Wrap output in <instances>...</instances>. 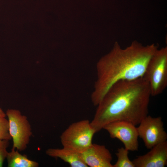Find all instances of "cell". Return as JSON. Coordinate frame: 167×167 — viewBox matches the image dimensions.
<instances>
[{"label":"cell","mask_w":167,"mask_h":167,"mask_svg":"<svg viewBox=\"0 0 167 167\" xmlns=\"http://www.w3.org/2000/svg\"><path fill=\"white\" fill-rule=\"evenodd\" d=\"M96 132L88 120L78 121L71 124L60 136L63 147L81 152L92 144Z\"/></svg>","instance_id":"277c9868"},{"label":"cell","mask_w":167,"mask_h":167,"mask_svg":"<svg viewBox=\"0 0 167 167\" xmlns=\"http://www.w3.org/2000/svg\"><path fill=\"white\" fill-rule=\"evenodd\" d=\"M6 114L8 118L9 133L13 140L12 149L19 151L24 150L32 135L27 117L15 109H8Z\"/></svg>","instance_id":"5b68a950"},{"label":"cell","mask_w":167,"mask_h":167,"mask_svg":"<svg viewBox=\"0 0 167 167\" xmlns=\"http://www.w3.org/2000/svg\"><path fill=\"white\" fill-rule=\"evenodd\" d=\"M143 76L148 82L151 96L161 94L167 86V48L156 50L149 60Z\"/></svg>","instance_id":"3957f363"},{"label":"cell","mask_w":167,"mask_h":167,"mask_svg":"<svg viewBox=\"0 0 167 167\" xmlns=\"http://www.w3.org/2000/svg\"><path fill=\"white\" fill-rule=\"evenodd\" d=\"M9 145V140H0V167H2L3 162L6 158L8 152L7 149Z\"/></svg>","instance_id":"5bb4252c"},{"label":"cell","mask_w":167,"mask_h":167,"mask_svg":"<svg viewBox=\"0 0 167 167\" xmlns=\"http://www.w3.org/2000/svg\"><path fill=\"white\" fill-rule=\"evenodd\" d=\"M151 96L149 84L143 76L118 81L97 106L91 125L96 133L114 122H126L136 126L148 115Z\"/></svg>","instance_id":"6da1fadb"},{"label":"cell","mask_w":167,"mask_h":167,"mask_svg":"<svg viewBox=\"0 0 167 167\" xmlns=\"http://www.w3.org/2000/svg\"><path fill=\"white\" fill-rule=\"evenodd\" d=\"M46 153L49 156L60 158L72 167H88L81 158L79 152L64 147L61 149H48Z\"/></svg>","instance_id":"30bf717a"},{"label":"cell","mask_w":167,"mask_h":167,"mask_svg":"<svg viewBox=\"0 0 167 167\" xmlns=\"http://www.w3.org/2000/svg\"><path fill=\"white\" fill-rule=\"evenodd\" d=\"M79 153L88 167H113L111 154L104 145L92 143L88 148Z\"/></svg>","instance_id":"ba28073f"},{"label":"cell","mask_w":167,"mask_h":167,"mask_svg":"<svg viewBox=\"0 0 167 167\" xmlns=\"http://www.w3.org/2000/svg\"><path fill=\"white\" fill-rule=\"evenodd\" d=\"M11 137L9 131L8 121L5 117L0 118V140H9Z\"/></svg>","instance_id":"4fadbf2b"},{"label":"cell","mask_w":167,"mask_h":167,"mask_svg":"<svg viewBox=\"0 0 167 167\" xmlns=\"http://www.w3.org/2000/svg\"><path fill=\"white\" fill-rule=\"evenodd\" d=\"M8 167H38L39 163L29 159L27 155H22L18 151L12 149L6 157Z\"/></svg>","instance_id":"8fae6325"},{"label":"cell","mask_w":167,"mask_h":167,"mask_svg":"<svg viewBox=\"0 0 167 167\" xmlns=\"http://www.w3.org/2000/svg\"><path fill=\"white\" fill-rule=\"evenodd\" d=\"M110 137L122 142L129 151H137L139 148L138 134L136 126L126 122L116 121L109 123L103 128Z\"/></svg>","instance_id":"52a82bcc"},{"label":"cell","mask_w":167,"mask_h":167,"mask_svg":"<svg viewBox=\"0 0 167 167\" xmlns=\"http://www.w3.org/2000/svg\"><path fill=\"white\" fill-rule=\"evenodd\" d=\"M139 125L137 127L139 137L142 139L147 148L150 149L166 141L167 134L161 117L154 118L148 115Z\"/></svg>","instance_id":"8992f818"},{"label":"cell","mask_w":167,"mask_h":167,"mask_svg":"<svg viewBox=\"0 0 167 167\" xmlns=\"http://www.w3.org/2000/svg\"><path fill=\"white\" fill-rule=\"evenodd\" d=\"M129 151L125 148H118L116 153L117 160L113 167H135L132 161L129 158Z\"/></svg>","instance_id":"7c38bea8"},{"label":"cell","mask_w":167,"mask_h":167,"mask_svg":"<svg viewBox=\"0 0 167 167\" xmlns=\"http://www.w3.org/2000/svg\"><path fill=\"white\" fill-rule=\"evenodd\" d=\"M150 149L146 154L139 156L132 161L135 167H164L167 165V141Z\"/></svg>","instance_id":"9c48e42d"},{"label":"cell","mask_w":167,"mask_h":167,"mask_svg":"<svg viewBox=\"0 0 167 167\" xmlns=\"http://www.w3.org/2000/svg\"><path fill=\"white\" fill-rule=\"evenodd\" d=\"M157 49L154 44L143 46L134 41L122 49L116 43L111 51L97 64V78L91 96L93 105L97 106L118 82L143 76L149 60Z\"/></svg>","instance_id":"7a4b0ae2"},{"label":"cell","mask_w":167,"mask_h":167,"mask_svg":"<svg viewBox=\"0 0 167 167\" xmlns=\"http://www.w3.org/2000/svg\"><path fill=\"white\" fill-rule=\"evenodd\" d=\"M6 116V113L4 112L2 109L0 107V118L5 117Z\"/></svg>","instance_id":"9a60e30c"}]
</instances>
